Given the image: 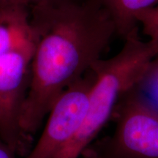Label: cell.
Segmentation results:
<instances>
[{
  "label": "cell",
  "instance_id": "obj_1",
  "mask_svg": "<svg viewBox=\"0 0 158 158\" xmlns=\"http://www.w3.org/2000/svg\"><path fill=\"white\" fill-rule=\"evenodd\" d=\"M31 24L35 48L20 124L32 138L59 94L101 59L116 31L107 12L94 0L31 6Z\"/></svg>",
  "mask_w": 158,
  "mask_h": 158
},
{
  "label": "cell",
  "instance_id": "obj_2",
  "mask_svg": "<svg viewBox=\"0 0 158 158\" xmlns=\"http://www.w3.org/2000/svg\"><path fill=\"white\" fill-rule=\"evenodd\" d=\"M158 56V37L142 40L138 34L124 40L121 50L92 64L96 80L81 127L56 158H78L110 119L118 99L143 78Z\"/></svg>",
  "mask_w": 158,
  "mask_h": 158
},
{
  "label": "cell",
  "instance_id": "obj_3",
  "mask_svg": "<svg viewBox=\"0 0 158 158\" xmlns=\"http://www.w3.org/2000/svg\"><path fill=\"white\" fill-rule=\"evenodd\" d=\"M110 119L114 133L91 143L83 158H158V108L137 86L120 97Z\"/></svg>",
  "mask_w": 158,
  "mask_h": 158
},
{
  "label": "cell",
  "instance_id": "obj_4",
  "mask_svg": "<svg viewBox=\"0 0 158 158\" xmlns=\"http://www.w3.org/2000/svg\"><path fill=\"white\" fill-rule=\"evenodd\" d=\"M35 48L32 43L0 55V138L23 157L32 148V138L23 133L20 121Z\"/></svg>",
  "mask_w": 158,
  "mask_h": 158
},
{
  "label": "cell",
  "instance_id": "obj_5",
  "mask_svg": "<svg viewBox=\"0 0 158 158\" xmlns=\"http://www.w3.org/2000/svg\"><path fill=\"white\" fill-rule=\"evenodd\" d=\"M96 74L91 68L59 94L42 135L23 158H56L81 127Z\"/></svg>",
  "mask_w": 158,
  "mask_h": 158
},
{
  "label": "cell",
  "instance_id": "obj_6",
  "mask_svg": "<svg viewBox=\"0 0 158 158\" xmlns=\"http://www.w3.org/2000/svg\"><path fill=\"white\" fill-rule=\"evenodd\" d=\"M35 43L31 7L23 4L0 6V55Z\"/></svg>",
  "mask_w": 158,
  "mask_h": 158
},
{
  "label": "cell",
  "instance_id": "obj_7",
  "mask_svg": "<svg viewBox=\"0 0 158 158\" xmlns=\"http://www.w3.org/2000/svg\"><path fill=\"white\" fill-rule=\"evenodd\" d=\"M107 12L116 28V35L125 40L138 34L137 17L158 6V0H94Z\"/></svg>",
  "mask_w": 158,
  "mask_h": 158
},
{
  "label": "cell",
  "instance_id": "obj_8",
  "mask_svg": "<svg viewBox=\"0 0 158 158\" xmlns=\"http://www.w3.org/2000/svg\"><path fill=\"white\" fill-rule=\"evenodd\" d=\"M136 86L158 108V56L153 59L143 78Z\"/></svg>",
  "mask_w": 158,
  "mask_h": 158
},
{
  "label": "cell",
  "instance_id": "obj_9",
  "mask_svg": "<svg viewBox=\"0 0 158 158\" xmlns=\"http://www.w3.org/2000/svg\"><path fill=\"white\" fill-rule=\"evenodd\" d=\"M139 27L148 38L158 37V6L143 12L137 17Z\"/></svg>",
  "mask_w": 158,
  "mask_h": 158
},
{
  "label": "cell",
  "instance_id": "obj_10",
  "mask_svg": "<svg viewBox=\"0 0 158 158\" xmlns=\"http://www.w3.org/2000/svg\"><path fill=\"white\" fill-rule=\"evenodd\" d=\"M64 0H0V6L10 4H23L31 7L38 4L45 2H59Z\"/></svg>",
  "mask_w": 158,
  "mask_h": 158
},
{
  "label": "cell",
  "instance_id": "obj_11",
  "mask_svg": "<svg viewBox=\"0 0 158 158\" xmlns=\"http://www.w3.org/2000/svg\"><path fill=\"white\" fill-rule=\"evenodd\" d=\"M17 153L0 138V158H17Z\"/></svg>",
  "mask_w": 158,
  "mask_h": 158
}]
</instances>
